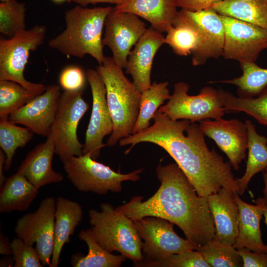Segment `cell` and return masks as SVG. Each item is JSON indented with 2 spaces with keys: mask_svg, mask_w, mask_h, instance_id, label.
Instances as JSON below:
<instances>
[{
  "mask_svg": "<svg viewBox=\"0 0 267 267\" xmlns=\"http://www.w3.org/2000/svg\"><path fill=\"white\" fill-rule=\"evenodd\" d=\"M55 209V199L44 198L35 212L19 218L14 228L17 237L26 244H35L42 264L50 267L54 242Z\"/></svg>",
  "mask_w": 267,
  "mask_h": 267,
  "instance_id": "8fae6325",
  "label": "cell"
},
{
  "mask_svg": "<svg viewBox=\"0 0 267 267\" xmlns=\"http://www.w3.org/2000/svg\"><path fill=\"white\" fill-rule=\"evenodd\" d=\"M223 100L225 112H243L267 126V88L256 97H237L224 90Z\"/></svg>",
  "mask_w": 267,
  "mask_h": 267,
  "instance_id": "1f68e13d",
  "label": "cell"
},
{
  "mask_svg": "<svg viewBox=\"0 0 267 267\" xmlns=\"http://www.w3.org/2000/svg\"><path fill=\"white\" fill-rule=\"evenodd\" d=\"M165 37V44L179 56L193 53L199 46L200 36L196 29L189 25L175 20Z\"/></svg>",
  "mask_w": 267,
  "mask_h": 267,
  "instance_id": "4dcf8cb0",
  "label": "cell"
},
{
  "mask_svg": "<svg viewBox=\"0 0 267 267\" xmlns=\"http://www.w3.org/2000/svg\"><path fill=\"white\" fill-rule=\"evenodd\" d=\"M211 8L221 15L267 29V0H224Z\"/></svg>",
  "mask_w": 267,
  "mask_h": 267,
  "instance_id": "484cf974",
  "label": "cell"
},
{
  "mask_svg": "<svg viewBox=\"0 0 267 267\" xmlns=\"http://www.w3.org/2000/svg\"><path fill=\"white\" fill-rule=\"evenodd\" d=\"M263 176L265 184L263 191L264 196L267 197V167L263 172Z\"/></svg>",
  "mask_w": 267,
  "mask_h": 267,
  "instance_id": "bcb514c9",
  "label": "cell"
},
{
  "mask_svg": "<svg viewBox=\"0 0 267 267\" xmlns=\"http://www.w3.org/2000/svg\"><path fill=\"white\" fill-rule=\"evenodd\" d=\"M14 261L13 258H5L1 260L0 266V267H11L12 265L14 266Z\"/></svg>",
  "mask_w": 267,
  "mask_h": 267,
  "instance_id": "f6af8a7d",
  "label": "cell"
},
{
  "mask_svg": "<svg viewBox=\"0 0 267 267\" xmlns=\"http://www.w3.org/2000/svg\"><path fill=\"white\" fill-rule=\"evenodd\" d=\"M24 3L10 0L0 3V32L9 38L26 30Z\"/></svg>",
  "mask_w": 267,
  "mask_h": 267,
  "instance_id": "e575fe53",
  "label": "cell"
},
{
  "mask_svg": "<svg viewBox=\"0 0 267 267\" xmlns=\"http://www.w3.org/2000/svg\"><path fill=\"white\" fill-rule=\"evenodd\" d=\"M165 44L162 33L152 26L145 33L135 44L128 58L126 73L131 75L133 83L142 92L151 86V73L154 56Z\"/></svg>",
  "mask_w": 267,
  "mask_h": 267,
  "instance_id": "ac0fdd59",
  "label": "cell"
},
{
  "mask_svg": "<svg viewBox=\"0 0 267 267\" xmlns=\"http://www.w3.org/2000/svg\"><path fill=\"white\" fill-rule=\"evenodd\" d=\"M167 82H154L151 86L141 92L139 111L133 134L139 132L150 126L158 109L171 97Z\"/></svg>",
  "mask_w": 267,
  "mask_h": 267,
  "instance_id": "83f0119b",
  "label": "cell"
},
{
  "mask_svg": "<svg viewBox=\"0 0 267 267\" xmlns=\"http://www.w3.org/2000/svg\"><path fill=\"white\" fill-rule=\"evenodd\" d=\"M234 192L224 187L207 198L213 217L215 239L233 245L238 234L239 208Z\"/></svg>",
  "mask_w": 267,
  "mask_h": 267,
  "instance_id": "ffe728a7",
  "label": "cell"
},
{
  "mask_svg": "<svg viewBox=\"0 0 267 267\" xmlns=\"http://www.w3.org/2000/svg\"><path fill=\"white\" fill-rule=\"evenodd\" d=\"M78 236L88 247L86 255L76 253L71 257L73 267H119L127 258L122 254L114 255L103 248L97 242L91 229H82Z\"/></svg>",
  "mask_w": 267,
  "mask_h": 267,
  "instance_id": "4316f807",
  "label": "cell"
},
{
  "mask_svg": "<svg viewBox=\"0 0 267 267\" xmlns=\"http://www.w3.org/2000/svg\"><path fill=\"white\" fill-rule=\"evenodd\" d=\"M248 132V158L244 175L236 178L239 195H243L248 184L256 174L263 172L267 167V137L260 135L250 120L245 122Z\"/></svg>",
  "mask_w": 267,
  "mask_h": 267,
  "instance_id": "d4e9b609",
  "label": "cell"
},
{
  "mask_svg": "<svg viewBox=\"0 0 267 267\" xmlns=\"http://www.w3.org/2000/svg\"><path fill=\"white\" fill-rule=\"evenodd\" d=\"M0 0V2H3V1H9L10 0Z\"/></svg>",
  "mask_w": 267,
  "mask_h": 267,
  "instance_id": "c3c4849f",
  "label": "cell"
},
{
  "mask_svg": "<svg viewBox=\"0 0 267 267\" xmlns=\"http://www.w3.org/2000/svg\"><path fill=\"white\" fill-rule=\"evenodd\" d=\"M33 135L29 128L17 126L8 119H0V147L6 156L4 169H10L16 150L24 147Z\"/></svg>",
  "mask_w": 267,
  "mask_h": 267,
  "instance_id": "f546056e",
  "label": "cell"
},
{
  "mask_svg": "<svg viewBox=\"0 0 267 267\" xmlns=\"http://www.w3.org/2000/svg\"><path fill=\"white\" fill-rule=\"evenodd\" d=\"M255 204L261 206L263 209L265 222L267 226V197H259L254 200Z\"/></svg>",
  "mask_w": 267,
  "mask_h": 267,
  "instance_id": "7bdbcfd3",
  "label": "cell"
},
{
  "mask_svg": "<svg viewBox=\"0 0 267 267\" xmlns=\"http://www.w3.org/2000/svg\"><path fill=\"white\" fill-rule=\"evenodd\" d=\"M221 17L224 30L222 56L240 63L255 62L267 49V29L229 16Z\"/></svg>",
  "mask_w": 267,
  "mask_h": 267,
  "instance_id": "7c38bea8",
  "label": "cell"
},
{
  "mask_svg": "<svg viewBox=\"0 0 267 267\" xmlns=\"http://www.w3.org/2000/svg\"><path fill=\"white\" fill-rule=\"evenodd\" d=\"M6 156L4 152L1 150H0V186L4 181L6 179L3 175V168L5 163Z\"/></svg>",
  "mask_w": 267,
  "mask_h": 267,
  "instance_id": "ee69618b",
  "label": "cell"
},
{
  "mask_svg": "<svg viewBox=\"0 0 267 267\" xmlns=\"http://www.w3.org/2000/svg\"><path fill=\"white\" fill-rule=\"evenodd\" d=\"M61 95L60 86H47L43 93L10 114L8 120L46 137L51 133Z\"/></svg>",
  "mask_w": 267,
  "mask_h": 267,
  "instance_id": "e0dca14e",
  "label": "cell"
},
{
  "mask_svg": "<svg viewBox=\"0 0 267 267\" xmlns=\"http://www.w3.org/2000/svg\"><path fill=\"white\" fill-rule=\"evenodd\" d=\"M86 73L91 88L92 105L83 154L89 153L96 160L101 149L106 145L103 143V138L112 133L113 122L107 104L105 86L100 75L96 69H88Z\"/></svg>",
  "mask_w": 267,
  "mask_h": 267,
  "instance_id": "9a60e30c",
  "label": "cell"
},
{
  "mask_svg": "<svg viewBox=\"0 0 267 267\" xmlns=\"http://www.w3.org/2000/svg\"><path fill=\"white\" fill-rule=\"evenodd\" d=\"M204 135L212 139L227 156L235 170L246 158L248 147V132L245 123L236 119L226 120L219 118L204 119L199 122Z\"/></svg>",
  "mask_w": 267,
  "mask_h": 267,
  "instance_id": "2e32d148",
  "label": "cell"
},
{
  "mask_svg": "<svg viewBox=\"0 0 267 267\" xmlns=\"http://www.w3.org/2000/svg\"><path fill=\"white\" fill-rule=\"evenodd\" d=\"M101 211H89L91 230L98 243L110 253L117 251L134 263L143 259L142 242L133 221L111 204L102 203Z\"/></svg>",
  "mask_w": 267,
  "mask_h": 267,
  "instance_id": "5b68a950",
  "label": "cell"
},
{
  "mask_svg": "<svg viewBox=\"0 0 267 267\" xmlns=\"http://www.w3.org/2000/svg\"><path fill=\"white\" fill-rule=\"evenodd\" d=\"M52 0L57 2H63L65 1H67L69 2H70L71 1H72V0Z\"/></svg>",
  "mask_w": 267,
  "mask_h": 267,
  "instance_id": "7dc6e473",
  "label": "cell"
},
{
  "mask_svg": "<svg viewBox=\"0 0 267 267\" xmlns=\"http://www.w3.org/2000/svg\"><path fill=\"white\" fill-rule=\"evenodd\" d=\"M243 260V267H267V254L246 248L237 249Z\"/></svg>",
  "mask_w": 267,
  "mask_h": 267,
  "instance_id": "f35d334b",
  "label": "cell"
},
{
  "mask_svg": "<svg viewBox=\"0 0 267 267\" xmlns=\"http://www.w3.org/2000/svg\"><path fill=\"white\" fill-rule=\"evenodd\" d=\"M152 125L119 141L120 146L150 142L164 149L175 161L201 197L224 187L238 193L239 188L229 162L213 148L210 150L204 134L196 123L187 119L174 120L157 110Z\"/></svg>",
  "mask_w": 267,
  "mask_h": 267,
  "instance_id": "6da1fadb",
  "label": "cell"
},
{
  "mask_svg": "<svg viewBox=\"0 0 267 267\" xmlns=\"http://www.w3.org/2000/svg\"><path fill=\"white\" fill-rule=\"evenodd\" d=\"M242 75L230 80L212 82L233 85L237 87L238 95L242 98L255 97L267 88V68H263L255 62L240 63Z\"/></svg>",
  "mask_w": 267,
  "mask_h": 267,
  "instance_id": "f1b7e54d",
  "label": "cell"
},
{
  "mask_svg": "<svg viewBox=\"0 0 267 267\" xmlns=\"http://www.w3.org/2000/svg\"><path fill=\"white\" fill-rule=\"evenodd\" d=\"M211 267H242L243 260L233 245L213 238L197 250Z\"/></svg>",
  "mask_w": 267,
  "mask_h": 267,
  "instance_id": "836d02e7",
  "label": "cell"
},
{
  "mask_svg": "<svg viewBox=\"0 0 267 267\" xmlns=\"http://www.w3.org/2000/svg\"><path fill=\"white\" fill-rule=\"evenodd\" d=\"M63 164L67 178L78 190L99 195L121 191L123 181L138 180L143 171L139 169L126 174L116 172L96 161L89 153L72 156Z\"/></svg>",
  "mask_w": 267,
  "mask_h": 267,
  "instance_id": "8992f818",
  "label": "cell"
},
{
  "mask_svg": "<svg viewBox=\"0 0 267 267\" xmlns=\"http://www.w3.org/2000/svg\"><path fill=\"white\" fill-rule=\"evenodd\" d=\"M14 267H42L39 255L34 246L26 244L17 237L11 242Z\"/></svg>",
  "mask_w": 267,
  "mask_h": 267,
  "instance_id": "8d00e7d4",
  "label": "cell"
},
{
  "mask_svg": "<svg viewBox=\"0 0 267 267\" xmlns=\"http://www.w3.org/2000/svg\"><path fill=\"white\" fill-rule=\"evenodd\" d=\"M46 33L45 26L36 25L8 39L0 40V80L15 82L38 94L45 91L43 84L27 81L24 71L30 51L36 50L43 43Z\"/></svg>",
  "mask_w": 267,
  "mask_h": 267,
  "instance_id": "52a82bcc",
  "label": "cell"
},
{
  "mask_svg": "<svg viewBox=\"0 0 267 267\" xmlns=\"http://www.w3.org/2000/svg\"><path fill=\"white\" fill-rule=\"evenodd\" d=\"M113 8L145 19L161 33L167 32L178 12L174 0H121Z\"/></svg>",
  "mask_w": 267,
  "mask_h": 267,
  "instance_id": "44dd1931",
  "label": "cell"
},
{
  "mask_svg": "<svg viewBox=\"0 0 267 267\" xmlns=\"http://www.w3.org/2000/svg\"><path fill=\"white\" fill-rule=\"evenodd\" d=\"M156 171L160 185L151 197L145 201L133 197L116 210L132 220L148 216L165 219L199 247L211 240L216 229L207 198L197 194L176 163L160 164Z\"/></svg>",
  "mask_w": 267,
  "mask_h": 267,
  "instance_id": "7a4b0ae2",
  "label": "cell"
},
{
  "mask_svg": "<svg viewBox=\"0 0 267 267\" xmlns=\"http://www.w3.org/2000/svg\"><path fill=\"white\" fill-rule=\"evenodd\" d=\"M0 254L6 256L12 255L11 242L1 232L0 234Z\"/></svg>",
  "mask_w": 267,
  "mask_h": 267,
  "instance_id": "60d3db41",
  "label": "cell"
},
{
  "mask_svg": "<svg viewBox=\"0 0 267 267\" xmlns=\"http://www.w3.org/2000/svg\"><path fill=\"white\" fill-rule=\"evenodd\" d=\"M111 6L88 8L80 5L65 12V30L48 42L51 48L66 56L83 58L89 54L101 64L105 56L102 31Z\"/></svg>",
  "mask_w": 267,
  "mask_h": 267,
  "instance_id": "3957f363",
  "label": "cell"
},
{
  "mask_svg": "<svg viewBox=\"0 0 267 267\" xmlns=\"http://www.w3.org/2000/svg\"><path fill=\"white\" fill-rule=\"evenodd\" d=\"M87 80L86 73L80 67L68 66L61 72L59 82L64 91H83Z\"/></svg>",
  "mask_w": 267,
  "mask_h": 267,
  "instance_id": "74e56055",
  "label": "cell"
},
{
  "mask_svg": "<svg viewBox=\"0 0 267 267\" xmlns=\"http://www.w3.org/2000/svg\"><path fill=\"white\" fill-rule=\"evenodd\" d=\"M38 194L39 189L17 172L0 185V212L26 211Z\"/></svg>",
  "mask_w": 267,
  "mask_h": 267,
  "instance_id": "cb8c5ba5",
  "label": "cell"
},
{
  "mask_svg": "<svg viewBox=\"0 0 267 267\" xmlns=\"http://www.w3.org/2000/svg\"><path fill=\"white\" fill-rule=\"evenodd\" d=\"M234 197L239 212L238 234L234 247L267 254V245L262 240L260 228L264 213L262 207L245 202L237 193H234Z\"/></svg>",
  "mask_w": 267,
  "mask_h": 267,
  "instance_id": "7402d4cb",
  "label": "cell"
},
{
  "mask_svg": "<svg viewBox=\"0 0 267 267\" xmlns=\"http://www.w3.org/2000/svg\"><path fill=\"white\" fill-rule=\"evenodd\" d=\"M55 153L54 140L51 133L46 140L35 147L26 156L17 169L36 188L63 181V176L52 167Z\"/></svg>",
  "mask_w": 267,
  "mask_h": 267,
  "instance_id": "d6986e66",
  "label": "cell"
},
{
  "mask_svg": "<svg viewBox=\"0 0 267 267\" xmlns=\"http://www.w3.org/2000/svg\"><path fill=\"white\" fill-rule=\"evenodd\" d=\"M102 44L112 52L115 63L125 68L132 48L146 31V24L130 13L117 12L113 7L106 17Z\"/></svg>",
  "mask_w": 267,
  "mask_h": 267,
  "instance_id": "5bb4252c",
  "label": "cell"
},
{
  "mask_svg": "<svg viewBox=\"0 0 267 267\" xmlns=\"http://www.w3.org/2000/svg\"><path fill=\"white\" fill-rule=\"evenodd\" d=\"M121 0H72V1L79 5L86 7L89 4H95L98 3H108L117 4Z\"/></svg>",
  "mask_w": 267,
  "mask_h": 267,
  "instance_id": "b9f144b4",
  "label": "cell"
},
{
  "mask_svg": "<svg viewBox=\"0 0 267 267\" xmlns=\"http://www.w3.org/2000/svg\"><path fill=\"white\" fill-rule=\"evenodd\" d=\"M134 265L145 267H211L201 253L194 250L172 254L157 261L142 260Z\"/></svg>",
  "mask_w": 267,
  "mask_h": 267,
  "instance_id": "d590c367",
  "label": "cell"
},
{
  "mask_svg": "<svg viewBox=\"0 0 267 267\" xmlns=\"http://www.w3.org/2000/svg\"><path fill=\"white\" fill-rule=\"evenodd\" d=\"M189 89L185 82L175 84L169 101L158 111L173 120L187 119L191 123L222 118L224 115L223 90L205 87L198 94L190 95L188 94Z\"/></svg>",
  "mask_w": 267,
  "mask_h": 267,
  "instance_id": "ba28073f",
  "label": "cell"
},
{
  "mask_svg": "<svg viewBox=\"0 0 267 267\" xmlns=\"http://www.w3.org/2000/svg\"><path fill=\"white\" fill-rule=\"evenodd\" d=\"M83 210L77 202L63 197L56 200L54 247L50 267H57L64 245L70 242L76 227L82 222Z\"/></svg>",
  "mask_w": 267,
  "mask_h": 267,
  "instance_id": "603a6c76",
  "label": "cell"
},
{
  "mask_svg": "<svg viewBox=\"0 0 267 267\" xmlns=\"http://www.w3.org/2000/svg\"><path fill=\"white\" fill-rule=\"evenodd\" d=\"M83 91H64L51 127L56 154L63 163L70 157L83 154L84 144L79 140V123L89 108Z\"/></svg>",
  "mask_w": 267,
  "mask_h": 267,
  "instance_id": "9c48e42d",
  "label": "cell"
},
{
  "mask_svg": "<svg viewBox=\"0 0 267 267\" xmlns=\"http://www.w3.org/2000/svg\"><path fill=\"white\" fill-rule=\"evenodd\" d=\"M224 0H174L177 8L196 11L203 10L212 7L216 3Z\"/></svg>",
  "mask_w": 267,
  "mask_h": 267,
  "instance_id": "ab89813d",
  "label": "cell"
},
{
  "mask_svg": "<svg viewBox=\"0 0 267 267\" xmlns=\"http://www.w3.org/2000/svg\"><path fill=\"white\" fill-rule=\"evenodd\" d=\"M96 70L106 89L108 106L113 122V131L106 145L113 146L133 134L140 106L141 92L125 76L112 57L105 56Z\"/></svg>",
  "mask_w": 267,
  "mask_h": 267,
  "instance_id": "277c9868",
  "label": "cell"
},
{
  "mask_svg": "<svg viewBox=\"0 0 267 267\" xmlns=\"http://www.w3.org/2000/svg\"><path fill=\"white\" fill-rule=\"evenodd\" d=\"M38 95L15 82L0 80V119H8Z\"/></svg>",
  "mask_w": 267,
  "mask_h": 267,
  "instance_id": "d6a6232c",
  "label": "cell"
},
{
  "mask_svg": "<svg viewBox=\"0 0 267 267\" xmlns=\"http://www.w3.org/2000/svg\"><path fill=\"white\" fill-rule=\"evenodd\" d=\"M133 221L142 242L143 261H157L199 248L179 236L174 230V224L165 219L148 216Z\"/></svg>",
  "mask_w": 267,
  "mask_h": 267,
  "instance_id": "30bf717a",
  "label": "cell"
},
{
  "mask_svg": "<svg viewBox=\"0 0 267 267\" xmlns=\"http://www.w3.org/2000/svg\"><path fill=\"white\" fill-rule=\"evenodd\" d=\"M175 20L193 27L200 36L199 46L192 53L193 66L204 64L211 58L222 56L224 40V26L221 15L213 8L192 11L181 9Z\"/></svg>",
  "mask_w": 267,
  "mask_h": 267,
  "instance_id": "4fadbf2b",
  "label": "cell"
}]
</instances>
